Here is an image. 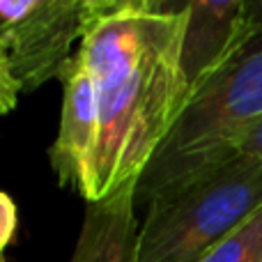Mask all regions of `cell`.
Here are the masks:
<instances>
[{
	"mask_svg": "<svg viewBox=\"0 0 262 262\" xmlns=\"http://www.w3.org/2000/svg\"><path fill=\"white\" fill-rule=\"evenodd\" d=\"M92 0H28L16 21L0 26L12 69L23 92L58 78L81 44Z\"/></svg>",
	"mask_w": 262,
	"mask_h": 262,
	"instance_id": "4",
	"label": "cell"
},
{
	"mask_svg": "<svg viewBox=\"0 0 262 262\" xmlns=\"http://www.w3.org/2000/svg\"><path fill=\"white\" fill-rule=\"evenodd\" d=\"M62 83V113L60 129L51 147V166L60 184L72 186L85 198L90 186V170L99 145V104L95 81L85 67L81 51L72 55L60 69Z\"/></svg>",
	"mask_w": 262,
	"mask_h": 262,
	"instance_id": "5",
	"label": "cell"
},
{
	"mask_svg": "<svg viewBox=\"0 0 262 262\" xmlns=\"http://www.w3.org/2000/svg\"><path fill=\"white\" fill-rule=\"evenodd\" d=\"M0 262H5V260H3V255H0Z\"/></svg>",
	"mask_w": 262,
	"mask_h": 262,
	"instance_id": "12",
	"label": "cell"
},
{
	"mask_svg": "<svg viewBox=\"0 0 262 262\" xmlns=\"http://www.w3.org/2000/svg\"><path fill=\"white\" fill-rule=\"evenodd\" d=\"M239 49L193 92L166 143L140 175L136 200L184 184L237 154V140L262 120V3Z\"/></svg>",
	"mask_w": 262,
	"mask_h": 262,
	"instance_id": "2",
	"label": "cell"
},
{
	"mask_svg": "<svg viewBox=\"0 0 262 262\" xmlns=\"http://www.w3.org/2000/svg\"><path fill=\"white\" fill-rule=\"evenodd\" d=\"M253 3H244V0L186 3L182 69L191 97L239 49V44L253 28Z\"/></svg>",
	"mask_w": 262,
	"mask_h": 262,
	"instance_id": "6",
	"label": "cell"
},
{
	"mask_svg": "<svg viewBox=\"0 0 262 262\" xmlns=\"http://www.w3.org/2000/svg\"><path fill=\"white\" fill-rule=\"evenodd\" d=\"M16 205L7 193L0 191V253L3 249L12 242L14 232H16Z\"/></svg>",
	"mask_w": 262,
	"mask_h": 262,
	"instance_id": "10",
	"label": "cell"
},
{
	"mask_svg": "<svg viewBox=\"0 0 262 262\" xmlns=\"http://www.w3.org/2000/svg\"><path fill=\"white\" fill-rule=\"evenodd\" d=\"M237 154H249L262 163V120L253 124L239 140H237Z\"/></svg>",
	"mask_w": 262,
	"mask_h": 262,
	"instance_id": "11",
	"label": "cell"
},
{
	"mask_svg": "<svg viewBox=\"0 0 262 262\" xmlns=\"http://www.w3.org/2000/svg\"><path fill=\"white\" fill-rule=\"evenodd\" d=\"M198 262H262V207Z\"/></svg>",
	"mask_w": 262,
	"mask_h": 262,
	"instance_id": "8",
	"label": "cell"
},
{
	"mask_svg": "<svg viewBox=\"0 0 262 262\" xmlns=\"http://www.w3.org/2000/svg\"><path fill=\"white\" fill-rule=\"evenodd\" d=\"M262 207V163L235 154L154 195L138 226V262H198Z\"/></svg>",
	"mask_w": 262,
	"mask_h": 262,
	"instance_id": "3",
	"label": "cell"
},
{
	"mask_svg": "<svg viewBox=\"0 0 262 262\" xmlns=\"http://www.w3.org/2000/svg\"><path fill=\"white\" fill-rule=\"evenodd\" d=\"M21 83L16 81L12 69V60H9V51L5 44L3 35H0V115L9 113L16 108L18 95H21Z\"/></svg>",
	"mask_w": 262,
	"mask_h": 262,
	"instance_id": "9",
	"label": "cell"
},
{
	"mask_svg": "<svg viewBox=\"0 0 262 262\" xmlns=\"http://www.w3.org/2000/svg\"><path fill=\"white\" fill-rule=\"evenodd\" d=\"M136 189L127 184L104 200L88 203L83 228L69 262H138Z\"/></svg>",
	"mask_w": 262,
	"mask_h": 262,
	"instance_id": "7",
	"label": "cell"
},
{
	"mask_svg": "<svg viewBox=\"0 0 262 262\" xmlns=\"http://www.w3.org/2000/svg\"><path fill=\"white\" fill-rule=\"evenodd\" d=\"M186 3L92 0L78 44L95 81L99 145L85 200L140 180L191 99L182 69Z\"/></svg>",
	"mask_w": 262,
	"mask_h": 262,
	"instance_id": "1",
	"label": "cell"
}]
</instances>
